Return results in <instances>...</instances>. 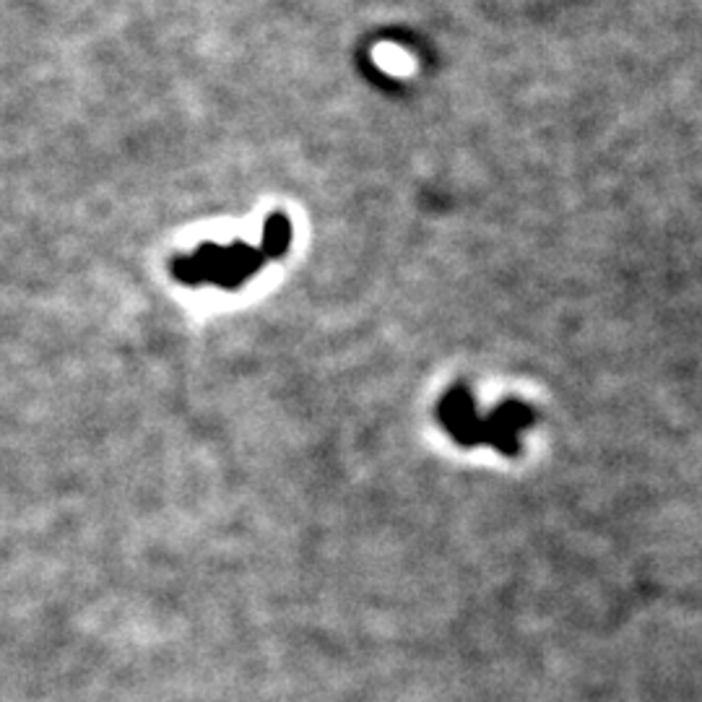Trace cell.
I'll list each match as a JSON object with an SVG mask.
<instances>
[{"label":"cell","mask_w":702,"mask_h":702,"mask_svg":"<svg viewBox=\"0 0 702 702\" xmlns=\"http://www.w3.org/2000/svg\"><path fill=\"white\" fill-rule=\"evenodd\" d=\"M533 409L529 403L508 399L490 417H482V445H490L500 455L515 458L521 453V432L533 424Z\"/></svg>","instance_id":"6da1fadb"},{"label":"cell","mask_w":702,"mask_h":702,"mask_svg":"<svg viewBox=\"0 0 702 702\" xmlns=\"http://www.w3.org/2000/svg\"><path fill=\"white\" fill-rule=\"evenodd\" d=\"M438 419L450 438L461 448L482 445V417H479L474 395L465 385H455L438 403Z\"/></svg>","instance_id":"7a4b0ae2"},{"label":"cell","mask_w":702,"mask_h":702,"mask_svg":"<svg viewBox=\"0 0 702 702\" xmlns=\"http://www.w3.org/2000/svg\"><path fill=\"white\" fill-rule=\"evenodd\" d=\"M289 242H292V227H289L287 217H273L265 227V253L271 258L284 255Z\"/></svg>","instance_id":"3957f363"}]
</instances>
